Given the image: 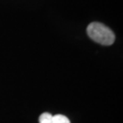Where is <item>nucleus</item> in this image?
<instances>
[{
  "label": "nucleus",
  "instance_id": "1",
  "mask_svg": "<svg viewBox=\"0 0 123 123\" xmlns=\"http://www.w3.org/2000/svg\"><path fill=\"white\" fill-rule=\"evenodd\" d=\"M87 33L93 41L103 46H110L115 41V35L112 30L101 23H90L87 28Z\"/></svg>",
  "mask_w": 123,
  "mask_h": 123
},
{
  "label": "nucleus",
  "instance_id": "2",
  "mask_svg": "<svg viewBox=\"0 0 123 123\" xmlns=\"http://www.w3.org/2000/svg\"><path fill=\"white\" fill-rule=\"evenodd\" d=\"M38 121H39V123H52L53 116L50 113H48V112L42 113L39 116Z\"/></svg>",
  "mask_w": 123,
  "mask_h": 123
},
{
  "label": "nucleus",
  "instance_id": "3",
  "mask_svg": "<svg viewBox=\"0 0 123 123\" xmlns=\"http://www.w3.org/2000/svg\"><path fill=\"white\" fill-rule=\"evenodd\" d=\"M52 123H70V121H69V119H68L66 116L57 114L53 116Z\"/></svg>",
  "mask_w": 123,
  "mask_h": 123
}]
</instances>
